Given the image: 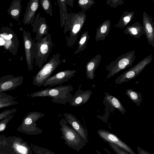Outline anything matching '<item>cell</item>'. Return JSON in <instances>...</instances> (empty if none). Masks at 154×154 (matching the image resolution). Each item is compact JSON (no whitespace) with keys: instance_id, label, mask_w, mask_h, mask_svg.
Wrapping results in <instances>:
<instances>
[{"instance_id":"cell-1","label":"cell","mask_w":154,"mask_h":154,"mask_svg":"<svg viewBox=\"0 0 154 154\" xmlns=\"http://www.w3.org/2000/svg\"><path fill=\"white\" fill-rule=\"evenodd\" d=\"M85 12L81 11L78 13L69 14L66 19L63 33L65 34L69 32L67 45L69 47H72L75 43L85 22L86 15Z\"/></svg>"},{"instance_id":"cell-2","label":"cell","mask_w":154,"mask_h":154,"mask_svg":"<svg viewBox=\"0 0 154 154\" xmlns=\"http://www.w3.org/2000/svg\"><path fill=\"white\" fill-rule=\"evenodd\" d=\"M73 89L71 85H61L42 89L30 95L32 98L49 97L52 98L51 101L54 103L65 104L72 96L71 93Z\"/></svg>"},{"instance_id":"cell-3","label":"cell","mask_w":154,"mask_h":154,"mask_svg":"<svg viewBox=\"0 0 154 154\" xmlns=\"http://www.w3.org/2000/svg\"><path fill=\"white\" fill-rule=\"evenodd\" d=\"M62 136L60 138L65 140V143L69 147L79 152L85 146L86 143L85 140L73 128L68 124L65 119L60 121Z\"/></svg>"},{"instance_id":"cell-4","label":"cell","mask_w":154,"mask_h":154,"mask_svg":"<svg viewBox=\"0 0 154 154\" xmlns=\"http://www.w3.org/2000/svg\"><path fill=\"white\" fill-rule=\"evenodd\" d=\"M53 45L51 34H50L35 43L34 47L35 64L39 69H41L43 64L46 63Z\"/></svg>"},{"instance_id":"cell-5","label":"cell","mask_w":154,"mask_h":154,"mask_svg":"<svg viewBox=\"0 0 154 154\" xmlns=\"http://www.w3.org/2000/svg\"><path fill=\"white\" fill-rule=\"evenodd\" d=\"M135 57V50L129 51L119 56L106 66V71H109L106 79L113 77L128 67H131Z\"/></svg>"},{"instance_id":"cell-6","label":"cell","mask_w":154,"mask_h":154,"mask_svg":"<svg viewBox=\"0 0 154 154\" xmlns=\"http://www.w3.org/2000/svg\"><path fill=\"white\" fill-rule=\"evenodd\" d=\"M60 55L57 53L51 57L48 62L45 64L33 77L32 84L38 86H44L47 80L61 63Z\"/></svg>"},{"instance_id":"cell-7","label":"cell","mask_w":154,"mask_h":154,"mask_svg":"<svg viewBox=\"0 0 154 154\" xmlns=\"http://www.w3.org/2000/svg\"><path fill=\"white\" fill-rule=\"evenodd\" d=\"M44 116V114L37 111H31L28 113L17 130L31 135H36L42 133V130L36 126L35 122Z\"/></svg>"},{"instance_id":"cell-8","label":"cell","mask_w":154,"mask_h":154,"mask_svg":"<svg viewBox=\"0 0 154 154\" xmlns=\"http://www.w3.org/2000/svg\"><path fill=\"white\" fill-rule=\"evenodd\" d=\"M152 60V54L147 56L134 66L119 75L115 79V83L119 85L134 78Z\"/></svg>"},{"instance_id":"cell-9","label":"cell","mask_w":154,"mask_h":154,"mask_svg":"<svg viewBox=\"0 0 154 154\" xmlns=\"http://www.w3.org/2000/svg\"><path fill=\"white\" fill-rule=\"evenodd\" d=\"M97 133L100 137L106 142L114 144L129 154H136L129 146L114 134L103 129L98 130Z\"/></svg>"},{"instance_id":"cell-10","label":"cell","mask_w":154,"mask_h":154,"mask_svg":"<svg viewBox=\"0 0 154 154\" xmlns=\"http://www.w3.org/2000/svg\"><path fill=\"white\" fill-rule=\"evenodd\" d=\"M23 37L28 68L29 70L30 71L33 68V63L35 57V38L33 40L30 33L25 30L23 31Z\"/></svg>"},{"instance_id":"cell-11","label":"cell","mask_w":154,"mask_h":154,"mask_svg":"<svg viewBox=\"0 0 154 154\" xmlns=\"http://www.w3.org/2000/svg\"><path fill=\"white\" fill-rule=\"evenodd\" d=\"M23 79L22 76L15 77L12 75L1 77L0 78V93L15 89L22 85Z\"/></svg>"},{"instance_id":"cell-12","label":"cell","mask_w":154,"mask_h":154,"mask_svg":"<svg viewBox=\"0 0 154 154\" xmlns=\"http://www.w3.org/2000/svg\"><path fill=\"white\" fill-rule=\"evenodd\" d=\"M31 25L33 32L36 33V41L49 34L48 30L49 27L46 23L45 17L41 16L39 13L37 14L34 22Z\"/></svg>"},{"instance_id":"cell-13","label":"cell","mask_w":154,"mask_h":154,"mask_svg":"<svg viewBox=\"0 0 154 154\" xmlns=\"http://www.w3.org/2000/svg\"><path fill=\"white\" fill-rule=\"evenodd\" d=\"M76 72L75 70L69 69L60 72L48 79L44 86V87L48 85L52 86L68 82L74 76Z\"/></svg>"},{"instance_id":"cell-14","label":"cell","mask_w":154,"mask_h":154,"mask_svg":"<svg viewBox=\"0 0 154 154\" xmlns=\"http://www.w3.org/2000/svg\"><path fill=\"white\" fill-rule=\"evenodd\" d=\"M63 116L68 124L73 128L88 143V135L87 129L85 128L80 121L73 115L70 113H65Z\"/></svg>"},{"instance_id":"cell-15","label":"cell","mask_w":154,"mask_h":154,"mask_svg":"<svg viewBox=\"0 0 154 154\" xmlns=\"http://www.w3.org/2000/svg\"><path fill=\"white\" fill-rule=\"evenodd\" d=\"M143 25L149 44L154 47V23L152 17L145 11L143 14Z\"/></svg>"},{"instance_id":"cell-16","label":"cell","mask_w":154,"mask_h":154,"mask_svg":"<svg viewBox=\"0 0 154 154\" xmlns=\"http://www.w3.org/2000/svg\"><path fill=\"white\" fill-rule=\"evenodd\" d=\"M92 94L91 90L79 89L72 96L68 102L72 106H77L86 103Z\"/></svg>"},{"instance_id":"cell-17","label":"cell","mask_w":154,"mask_h":154,"mask_svg":"<svg viewBox=\"0 0 154 154\" xmlns=\"http://www.w3.org/2000/svg\"><path fill=\"white\" fill-rule=\"evenodd\" d=\"M39 5L38 0H30L29 1L27 4L23 20L25 25L32 24L35 18V14Z\"/></svg>"},{"instance_id":"cell-18","label":"cell","mask_w":154,"mask_h":154,"mask_svg":"<svg viewBox=\"0 0 154 154\" xmlns=\"http://www.w3.org/2000/svg\"><path fill=\"white\" fill-rule=\"evenodd\" d=\"M101 59L99 54L96 55L87 63L86 66V77L88 79L93 80L95 76L94 72L99 66Z\"/></svg>"},{"instance_id":"cell-19","label":"cell","mask_w":154,"mask_h":154,"mask_svg":"<svg viewBox=\"0 0 154 154\" xmlns=\"http://www.w3.org/2000/svg\"><path fill=\"white\" fill-rule=\"evenodd\" d=\"M123 32L125 34L130 35L134 38H139L144 34V28L139 21H137L127 26Z\"/></svg>"},{"instance_id":"cell-20","label":"cell","mask_w":154,"mask_h":154,"mask_svg":"<svg viewBox=\"0 0 154 154\" xmlns=\"http://www.w3.org/2000/svg\"><path fill=\"white\" fill-rule=\"evenodd\" d=\"M12 147L17 154H32L30 146L22 139H15L12 143Z\"/></svg>"},{"instance_id":"cell-21","label":"cell","mask_w":154,"mask_h":154,"mask_svg":"<svg viewBox=\"0 0 154 154\" xmlns=\"http://www.w3.org/2000/svg\"><path fill=\"white\" fill-rule=\"evenodd\" d=\"M111 22L110 20H107L100 24L96 29L95 41L104 40L108 35L110 30Z\"/></svg>"},{"instance_id":"cell-22","label":"cell","mask_w":154,"mask_h":154,"mask_svg":"<svg viewBox=\"0 0 154 154\" xmlns=\"http://www.w3.org/2000/svg\"><path fill=\"white\" fill-rule=\"evenodd\" d=\"M60 8V26L63 27L66 19L69 14L67 13V5L72 7L73 6V0H57Z\"/></svg>"},{"instance_id":"cell-23","label":"cell","mask_w":154,"mask_h":154,"mask_svg":"<svg viewBox=\"0 0 154 154\" xmlns=\"http://www.w3.org/2000/svg\"><path fill=\"white\" fill-rule=\"evenodd\" d=\"M17 98L4 92L0 93V109L19 104L20 102L15 100Z\"/></svg>"},{"instance_id":"cell-24","label":"cell","mask_w":154,"mask_h":154,"mask_svg":"<svg viewBox=\"0 0 154 154\" xmlns=\"http://www.w3.org/2000/svg\"><path fill=\"white\" fill-rule=\"evenodd\" d=\"M104 94L105 95L104 99L112 107L118 110L122 114L126 112L125 108L116 97L107 92Z\"/></svg>"},{"instance_id":"cell-25","label":"cell","mask_w":154,"mask_h":154,"mask_svg":"<svg viewBox=\"0 0 154 154\" xmlns=\"http://www.w3.org/2000/svg\"><path fill=\"white\" fill-rule=\"evenodd\" d=\"M134 12L124 11L118 23L115 25V27L122 29L126 26L133 19Z\"/></svg>"},{"instance_id":"cell-26","label":"cell","mask_w":154,"mask_h":154,"mask_svg":"<svg viewBox=\"0 0 154 154\" xmlns=\"http://www.w3.org/2000/svg\"><path fill=\"white\" fill-rule=\"evenodd\" d=\"M125 93L133 103H135L137 106H140L142 100V93L131 89L126 90Z\"/></svg>"},{"instance_id":"cell-27","label":"cell","mask_w":154,"mask_h":154,"mask_svg":"<svg viewBox=\"0 0 154 154\" xmlns=\"http://www.w3.org/2000/svg\"><path fill=\"white\" fill-rule=\"evenodd\" d=\"M89 38L90 35H89L88 32L86 31L83 33L79 42L78 47L74 52L75 54L79 53L80 52L83 51L86 48L87 42Z\"/></svg>"},{"instance_id":"cell-28","label":"cell","mask_w":154,"mask_h":154,"mask_svg":"<svg viewBox=\"0 0 154 154\" xmlns=\"http://www.w3.org/2000/svg\"><path fill=\"white\" fill-rule=\"evenodd\" d=\"M30 146L32 150L35 154H57L48 149L32 143H31Z\"/></svg>"},{"instance_id":"cell-29","label":"cell","mask_w":154,"mask_h":154,"mask_svg":"<svg viewBox=\"0 0 154 154\" xmlns=\"http://www.w3.org/2000/svg\"><path fill=\"white\" fill-rule=\"evenodd\" d=\"M40 5L44 11L51 16L53 15L52 6L50 0H40Z\"/></svg>"},{"instance_id":"cell-30","label":"cell","mask_w":154,"mask_h":154,"mask_svg":"<svg viewBox=\"0 0 154 154\" xmlns=\"http://www.w3.org/2000/svg\"><path fill=\"white\" fill-rule=\"evenodd\" d=\"M17 2H15L11 6L10 10V14L14 19H17L18 18L20 14L21 9H20L19 3Z\"/></svg>"},{"instance_id":"cell-31","label":"cell","mask_w":154,"mask_h":154,"mask_svg":"<svg viewBox=\"0 0 154 154\" xmlns=\"http://www.w3.org/2000/svg\"><path fill=\"white\" fill-rule=\"evenodd\" d=\"M95 3V2L92 0H79L78 1L79 6L82 9V11L85 12Z\"/></svg>"},{"instance_id":"cell-32","label":"cell","mask_w":154,"mask_h":154,"mask_svg":"<svg viewBox=\"0 0 154 154\" xmlns=\"http://www.w3.org/2000/svg\"><path fill=\"white\" fill-rule=\"evenodd\" d=\"M15 114H13L0 121V132L5 129L8 123Z\"/></svg>"},{"instance_id":"cell-33","label":"cell","mask_w":154,"mask_h":154,"mask_svg":"<svg viewBox=\"0 0 154 154\" xmlns=\"http://www.w3.org/2000/svg\"><path fill=\"white\" fill-rule=\"evenodd\" d=\"M124 3V1L123 0H107L106 4L113 9L116 8L118 6L123 4Z\"/></svg>"},{"instance_id":"cell-34","label":"cell","mask_w":154,"mask_h":154,"mask_svg":"<svg viewBox=\"0 0 154 154\" xmlns=\"http://www.w3.org/2000/svg\"><path fill=\"white\" fill-rule=\"evenodd\" d=\"M17 110V109H7L0 113V121L16 112Z\"/></svg>"},{"instance_id":"cell-35","label":"cell","mask_w":154,"mask_h":154,"mask_svg":"<svg viewBox=\"0 0 154 154\" xmlns=\"http://www.w3.org/2000/svg\"><path fill=\"white\" fill-rule=\"evenodd\" d=\"M108 143L111 148L117 154H129L128 152L123 150L122 149L114 144L110 143Z\"/></svg>"},{"instance_id":"cell-36","label":"cell","mask_w":154,"mask_h":154,"mask_svg":"<svg viewBox=\"0 0 154 154\" xmlns=\"http://www.w3.org/2000/svg\"><path fill=\"white\" fill-rule=\"evenodd\" d=\"M137 149L138 151V154H151L150 152L141 148L139 146L137 147Z\"/></svg>"},{"instance_id":"cell-37","label":"cell","mask_w":154,"mask_h":154,"mask_svg":"<svg viewBox=\"0 0 154 154\" xmlns=\"http://www.w3.org/2000/svg\"><path fill=\"white\" fill-rule=\"evenodd\" d=\"M5 43V41L4 39L2 37H0V45H4Z\"/></svg>"},{"instance_id":"cell-38","label":"cell","mask_w":154,"mask_h":154,"mask_svg":"<svg viewBox=\"0 0 154 154\" xmlns=\"http://www.w3.org/2000/svg\"><path fill=\"white\" fill-rule=\"evenodd\" d=\"M96 152L98 154H102L100 153L98 150H96Z\"/></svg>"}]
</instances>
